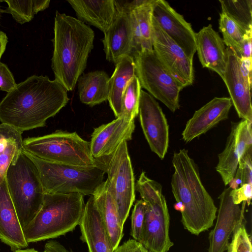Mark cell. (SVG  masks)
Wrapping results in <instances>:
<instances>
[{
	"label": "cell",
	"instance_id": "obj_1",
	"mask_svg": "<svg viewBox=\"0 0 252 252\" xmlns=\"http://www.w3.org/2000/svg\"><path fill=\"white\" fill-rule=\"evenodd\" d=\"M69 101L67 91L56 80L32 75L17 84L0 102V122L22 133L43 127Z\"/></svg>",
	"mask_w": 252,
	"mask_h": 252
},
{
	"label": "cell",
	"instance_id": "obj_2",
	"mask_svg": "<svg viewBox=\"0 0 252 252\" xmlns=\"http://www.w3.org/2000/svg\"><path fill=\"white\" fill-rule=\"evenodd\" d=\"M54 32L51 67L55 80L71 91L86 67L94 32L77 18L56 11Z\"/></svg>",
	"mask_w": 252,
	"mask_h": 252
},
{
	"label": "cell",
	"instance_id": "obj_3",
	"mask_svg": "<svg viewBox=\"0 0 252 252\" xmlns=\"http://www.w3.org/2000/svg\"><path fill=\"white\" fill-rule=\"evenodd\" d=\"M172 161L174 169L172 192L176 202H181L185 208L181 213L182 223L192 234L198 235L212 227L217 208L203 185L198 166L188 150L175 152Z\"/></svg>",
	"mask_w": 252,
	"mask_h": 252
},
{
	"label": "cell",
	"instance_id": "obj_4",
	"mask_svg": "<svg viewBox=\"0 0 252 252\" xmlns=\"http://www.w3.org/2000/svg\"><path fill=\"white\" fill-rule=\"evenodd\" d=\"M85 206L80 193H45L40 209L23 229L27 242L54 239L72 231L79 224Z\"/></svg>",
	"mask_w": 252,
	"mask_h": 252
},
{
	"label": "cell",
	"instance_id": "obj_5",
	"mask_svg": "<svg viewBox=\"0 0 252 252\" xmlns=\"http://www.w3.org/2000/svg\"><path fill=\"white\" fill-rule=\"evenodd\" d=\"M5 179L23 229L32 220L43 203L45 193L38 170L22 150L9 165Z\"/></svg>",
	"mask_w": 252,
	"mask_h": 252
},
{
	"label": "cell",
	"instance_id": "obj_6",
	"mask_svg": "<svg viewBox=\"0 0 252 252\" xmlns=\"http://www.w3.org/2000/svg\"><path fill=\"white\" fill-rule=\"evenodd\" d=\"M23 150L49 162L78 166L93 167L100 164L90 150V141L76 132L58 130L42 136L28 137L23 140Z\"/></svg>",
	"mask_w": 252,
	"mask_h": 252
},
{
	"label": "cell",
	"instance_id": "obj_7",
	"mask_svg": "<svg viewBox=\"0 0 252 252\" xmlns=\"http://www.w3.org/2000/svg\"><path fill=\"white\" fill-rule=\"evenodd\" d=\"M135 190L146 204L139 242L151 252H168L174 244L169 237V214L161 184L148 178L143 171L135 184Z\"/></svg>",
	"mask_w": 252,
	"mask_h": 252
},
{
	"label": "cell",
	"instance_id": "obj_8",
	"mask_svg": "<svg viewBox=\"0 0 252 252\" xmlns=\"http://www.w3.org/2000/svg\"><path fill=\"white\" fill-rule=\"evenodd\" d=\"M26 154L37 167L45 193L91 196L104 181L105 172L101 162L93 167H78L47 161Z\"/></svg>",
	"mask_w": 252,
	"mask_h": 252
},
{
	"label": "cell",
	"instance_id": "obj_9",
	"mask_svg": "<svg viewBox=\"0 0 252 252\" xmlns=\"http://www.w3.org/2000/svg\"><path fill=\"white\" fill-rule=\"evenodd\" d=\"M133 58L141 87L171 112L179 109L180 92L184 88L164 66L154 51L143 50Z\"/></svg>",
	"mask_w": 252,
	"mask_h": 252
},
{
	"label": "cell",
	"instance_id": "obj_10",
	"mask_svg": "<svg viewBox=\"0 0 252 252\" xmlns=\"http://www.w3.org/2000/svg\"><path fill=\"white\" fill-rule=\"evenodd\" d=\"M99 159L107 175L104 181L106 188L124 225L135 199L134 176L127 142H123L110 156Z\"/></svg>",
	"mask_w": 252,
	"mask_h": 252
},
{
	"label": "cell",
	"instance_id": "obj_11",
	"mask_svg": "<svg viewBox=\"0 0 252 252\" xmlns=\"http://www.w3.org/2000/svg\"><path fill=\"white\" fill-rule=\"evenodd\" d=\"M152 45L159 60L183 88L192 84L193 59L188 57L153 19Z\"/></svg>",
	"mask_w": 252,
	"mask_h": 252
},
{
	"label": "cell",
	"instance_id": "obj_12",
	"mask_svg": "<svg viewBox=\"0 0 252 252\" xmlns=\"http://www.w3.org/2000/svg\"><path fill=\"white\" fill-rule=\"evenodd\" d=\"M138 115L142 129L151 151L163 159L169 146V126L158 102L142 90Z\"/></svg>",
	"mask_w": 252,
	"mask_h": 252
},
{
	"label": "cell",
	"instance_id": "obj_13",
	"mask_svg": "<svg viewBox=\"0 0 252 252\" xmlns=\"http://www.w3.org/2000/svg\"><path fill=\"white\" fill-rule=\"evenodd\" d=\"M232 189L225 188L220 195L217 222L209 235L208 252H224L227 250L230 239L244 222L246 201L241 208L234 204L230 195Z\"/></svg>",
	"mask_w": 252,
	"mask_h": 252
},
{
	"label": "cell",
	"instance_id": "obj_14",
	"mask_svg": "<svg viewBox=\"0 0 252 252\" xmlns=\"http://www.w3.org/2000/svg\"><path fill=\"white\" fill-rule=\"evenodd\" d=\"M252 122L242 119L231 123L230 133L222 153L219 155L216 171L220 174L225 186L234 177L240 159L252 151Z\"/></svg>",
	"mask_w": 252,
	"mask_h": 252
},
{
	"label": "cell",
	"instance_id": "obj_15",
	"mask_svg": "<svg viewBox=\"0 0 252 252\" xmlns=\"http://www.w3.org/2000/svg\"><path fill=\"white\" fill-rule=\"evenodd\" d=\"M152 19L181 49L193 59L196 52L195 34L190 23L164 0H155Z\"/></svg>",
	"mask_w": 252,
	"mask_h": 252
},
{
	"label": "cell",
	"instance_id": "obj_16",
	"mask_svg": "<svg viewBox=\"0 0 252 252\" xmlns=\"http://www.w3.org/2000/svg\"><path fill=\"white\" fill-rule=\"evenodd\" d=\"M225 52L226 66L222 79L239 117L252 122V85L242 74L239 58L235 51L226 47Z\"/></svg>",
	"mask_w": 252,
	"mask_h": 252
},
{
	"label": "cell",
	"instance_id": "obj_17",
	"mask_svg": "<svg viewBox=\"0 0 252 252\" xmlns=\"http://www.w3.org/2000/svg\"><path fill=\"white\" fill-rule=\"evenodd\" d=\"M134 129V121L121 117L95 128L90 141L92 156L98 159L110 156L123 142L132 139Z\"/></svg>",
	"mask_w": 252,
	"mask_h": 252
},
{
	"label": "cell",
	"instance_id": "obj_18",
	"mask_svg": "<svg viewBox=\"0 0 252 252\" xmlns=\"http://www.w3.org/2000/svg\"><path fill=\"white\" fill-rule=\"evenodd\" d=\"M232 103L230 97H216L196 110L187 122L182 135L188 143L228 118Z\"/></svg>",
	"mask_w": 252,
	"mask_h": 252
},
{
	"label": "cell",
	"instance_id": "obj_19",
	"mask_svg": "<svg viewBox=\"0 0 252 252\" xmlns=\"http://www.w3.org/2000/svg\"><path fill=\"white\" fill-rule=\"evenodd\" d=\"M106 59L116 64L124 56H131L132 36L130 15L116 12L102 39Z\"/></svg>",
	"mask_w": 252,
	"mask_h": 252
},
{
	"label": "cell",
	"instance_id": "obj_20",
	"mask_svg": "<svg viewBox=\"0 0 252 252\" xmlns=\"http://www.w3.org/2000/svg\"><path fill=\"white\" fill-rule=\"evenodd\" d=\"M0 240L13 252L29 246L9 195L5 179L0 184Z\"/></svg>",
	"mask_w": 252,
	"mask_h": 252
},
{
	"label": "cell",
	"instance_id": "obj_21",
	"mask_svg": "<svg viewBox=\"0 0 252 252\" xmlns=\"http://www.w3.org/2000/svg\"><path fill=\"white\" fill-rule=\"evenodd\" d=\"M196 51L203 67L216 72L222 78L226 66L225 44L211 24L195 34Z\"/></svg>",
	"mask_w": 252,
	"mask_h": 252
},
{
	"label": "cell",
	"instance_id": "obj_22",
	"mask_svg": "<svg viewBox=\"0 0 252 252\" xmlns=\"http://www.w3.org/2000/svg\"><path fill=\"white\" fill-rule=\"evenodd\" d=\"M80 239L85 243L89 252H113L110 238L95 206L93 195L85 203L79 225Z\"/></svg>",
	"mask_w": 252,
	"mask_h": 252
},
{
	"label": "cell",
	"instance_id": "obj_23",
	"mask_svg": "<svg viewBox=\"0 0 252 252\" xmlns=\"http://www.w3.org/2000/svg\"><path fill=\"white\" fill-rule=\"evenodd\" d=\"M75 11L77 19L93 26L104 34L112 24L116 11L114 0H67Z\"/></svg>",
	"mask_w": 252,
	"mask_h": 252
},
{
	"label": "cell",
	"instance_id": "obj_24",
	"mask_svg": "<svg viewBox=\"0 0 252 252\" xmlns=\"http://www.w3.org/2000/svg\"><path fill=\"white\" fill-rule=\"evenodd\" d=\"M95 206L115 250L123 237L124 224L121 220L114 200L104 181L93 195Z\"/></svg>",
	"mask_w": 252,
	"mask_h": 252
},
{
	"label": "cell",
	"instance_id": "obj_25",
	"mask_svg": "<svg viewBox=\"0 0 252 252\" xmlns=\"http://www.w3.org/2000/svg\"><path fill=\"white\" fill-rule=\"evenodd\" d=\"M109 79L107 73L102 70L91 71L81 75L77 82L81 102L93 106L108 100Z\"/></svg>",
	"mask_w": 252,
	"mask_h": 252
},
{
	"label": "cell",
	"instance_id": "obj_26",
	"mask_svg": "<svg viewBox=\"0 0 252 252\" xmlns=\"http://www.w3.org/2000/svg\"><path fill=\"white\" fill-rule=\"evenodd\" d=\"M136 76L133 57H122L116 64L114 71L109 79V94L108 100L116 118L122 113V100L124 91L130 80Z\"/></svg>",
	"mask_w": 252,
	"mask_h": 252
},
{
	"label": "cell",
	"instance_id": "obj_27",
	"mask_svg": "<svg viewBox=\"0 0 252 252\" xmlns=\"http://www.w3.org/2000/svg\"><path fill=\"white\" fill-rule=\"evenodd\" d=\"M221 12L225 13L246 31L252 30V0L219 1Z\"/></svg>",
	"mask_w": 252,
	"mask_h": 252
},
{
	"label": "cell",
	"instance_id": "obj_28",
	"mask_svg": "<svg viewBox=\"0 0 252 252\" xmlns=\"http://www.w3.org/2000/svg\"><path fill=\"white\" fill-rule=\"evenodd\" d=\"M141 87L136 76L128 82L124 91L122 100V113L119 117L129 121H134L138 115Z\"/></svg>",
	"mask_w": 252,
	"mask_h": 252
},
{
	"label": "cell",
	"instance_id": "obj_29",
	"mask_svg": "<svg viewBox=\"0 0 252 252\" xmlns=\"http://www.w3.org/2000/svg\"><path fill=\"white\" fill-rule=\"evenodd\" d=\"M219 29L222 33L224 44L233 49L238 56L244 35L248 31L222 12L220 14Z\"/></svg>",
	"mask_w": 252,
	"mask_h": 252
},
{
	"label": "cell",
	"instance_id": "obj_30",
	"mask_svg": "<svg viewBox=\"0 0 252 252\" xmlns=\"http://www.w3.org/2000/svg\"><path fill=\"white\" fill-rule=\"evenodd\" d=\"M155 0L150 1L135 10V16L142 40V50H153L152 10Z\"/></svg>",
	"mask_w": 252,
	"mask_h": 252
},
{
	"label": "cell",
	"instance_id": "obj_31",
	"mask_svg": "<svg viewBox=\"0 0 252 252\" xmlns=\"http://www.w3.org/2000/svg\"><path fill=\"white\" fill-rule=\"evenodd\" d=\"M8 7L2 12L9 13L18 23L23 24L31 21L40 11L38 0H5Z\"/></svg>",
	"mask_w": 252,
	"mask_h": 252
},
{
	"label": "cell",
	"instance_id": "obj_32",
	"mask_svg": "<svg viewBox=\"0 0 252 252\" xmlns=\"http://www.w3.org/2000/svg\"><path fill=\"white\" fill-rule=\"evenodd\" d=\"M23 140L9 141L0 148V184L11 162L23 150Z\"/></svg>",
	"mask_w": 252,
	"mask_h": 252
},
{
	"label": "cell",
	"instance_id": "obj_33",
	"mask_svg": "<svg viewBox=\"0 0 252 252\" xmlns=\"http://www.w3.org/2000/svg\"><path fill=\"white\" fill-rule=\"evenodd\" d=\"M145 211V202L142 199L137 200L131 214L130 235L133 239L138 242L140 241L142 234Z\"/></svg>",
	"mask_w": 252,
	"mask_h": 252
},
{
	"label": "cell",
	"instance_id": "obj_34",
	"mask_svg": "<svg viewBox=\"0 0 252 252\" xmlns=\"http://www.w3.org/2000/svg\"><path fill=\"white\" fill-rule=\"evenodd\" d=\"M252 152L247 153L240 159L234 176L241 181L242 186L245 184L252 185Z\"/></svg>",
	"mask_w": 252,
	"mask_h": 252
},
{
	"label": "cell",
	"instance_id": "obj_35",
	"mask_svg": "<svg viewBox=\"0 0 252 252\" xmlns=\"http://www.w3.org/2000/svg\"><path fill=\"white\" fill-rule=\"evenodd\" d=\"M230 195L234 204L239 205L246 201L249 206L252 197V185L245 184L236 189H231Z\"/></svg>",
	"mask_w": 252,
	"mask_h": 252
},
{
	"label": "cell",
	"instance_id": "obj_36",
	"mask_svg": "<svg viewBox=\"0 0 252 252\" xmlns=\"http://www.w3.org/2000/svg\"><path fill=\"white\" fill-rule=\"evenodd\" d=\"M150 0H114L116 11L118 13L129 14Z\"/></svg>",
	"mask_w": 252,
	"mask_h": 252
},
{
	"label": "cell",
	"instance_id": "obj_37",
	"mask_svg": "<svg viewBox=\"0 0 252 252\" xmlns=\"http://www.w3.org/2000/svg\"><path fill=\"white\" fill-rule=\"evenodd\" d=\"M19 140H23L21 132L9 125L0 124V148L9 141Z\"/></svg>",
	"mask_w": 252,
	"mask_h": 252
},
{
	"label": "cell",
	"instance_id": "obj_38",
	"mask_svg": "<svg viewBox=\"0 0 252 252\" xmlns=\"http://www.w3.org/2000/svg\"><path fill=\"white\" fill-rule=\"evenodd\" d=\"M16 85L14 77L7 66L0 62V90L9 93Z\"/></svg>",
	"mask_w": 252,
	"mask_h": 252
},
{
	"label": "cell",
	"instance_id": "obj_39",
	"mask_svg": "<svg viewBox=\"0 0 252 252\" xmlns=\"http://www.w3.org/2000/svg\"><path fill=\"white\" fill-rule=\"evenodd\" d=\"M236 252H252L251 239L243 222L238 230Z\"/></svg>",
	"mask_w": 252,
	"mask_h": 252
},
{
	"label": "cell",
	"instance_id": "obj_40",
	"mask_svg": "<svg viewBox=\"0 0 252 252\" xmlns=\"http://www.w3.org/2000/svg\"><path fill=\"white\" fill-rule=\"evenodd\" d=\"M113 252H151L139 242L130 239L119 245Z\"/></svg>",
	"mask_w": 252,
	"mask_h": 252
},
{
	"label": "cell",
	"instance_id": "obj_41",
	"mask_svg": "<svg viewBox=\"0 0 252 252\" xmlns=\"http://www.w3.org/2000/svg\"><path fill=\"white\" fill-rule=\"evenodd\" d=\"M252 30L247 31L238 55L239 58L252 59Z\"/></svg>",
	"mask_w": 252,
	"mask_h": 252
},
{
	"label": "cell",
	"instance_id": "obj_42",
	"mask_svg": "<svg viewBox=\"0 0 252 252\" xmlns=\"http://www.w3.org/2000/svg\"><path fill=\"white\" fill-rule=\"evenodd\" d=\"M8 38L6 34L0 30V59L5 50Z\"/></svg>",
	"mask_w": 252,
	"mask_h": 252
},
{
	"label": "cell",
	"instance_id": "obj_43",
	"mask_svg": "<svg viewBox=\"0 0 252 252\" xmlns=\"http://www.w3.org/2000/svg\"><path fill=\"white\" fill-rule=\"evenodd\" d=\"M238 230L234 233L231 237L232 240L227 250V252H236V245L238 235Z\"/></svg>",
	"mask_w": 252,
	"mask_h": 252
},
{
	"label": "cell",
	"instance_id": "obj_44",
	"mask_svg": "<svg viewBox=\"0 0 252 252\" xmlns=\"http://www.w3.org/2000/svg\"><path fill=\"white\" fill-rule=\"evenodd\" d=\"M174 208L176 210H177L182 213L185 209L183 204L180 201L176 202L174 205Z\"/></svg>",
	"mask_w": 252,
	"mask_h": 252
},
{
	"label": "cell",
	"instance_id": "obj_45",
	"mask_svg": "<svg viewBox=\"0 0 252 252\" xmlns=\"http://www.w3.org/2000/svg\"><path fill=\"white\" fill-rule=\"evenodd\" d=\"M14 252H46L45 251L43 252H39L34 248H26L25 249L18 250Z\"/></svg>",
	"mask_w": 252,
	"mask_h": 252
},
{
	"label": "cell",
	"instance_id": "obj_46",
	"mask_svg": "<svg viewBox=\"0 0 252 252\" xmlns=\"http://www.w3.org/2000/svg\"><path fill=\"white\" fill-rule=\"evenodd\" d=\"M53 252H64L62 249H58V250L53 251Z\"/></svg>",
	"mask_w": 252,
	"mask_h": 252
},
{
	"label": "cell",
	"instance_id": "obj_47",
	"mask_svg": "<svg viewBox=\"0 0 252 252\" xmlns=\"http://www.w3.org/2000/svg\"><path fill=\"white\" fill-rule=\"evenodd\" d=\"M2 1H0V2H1ZM2 12V10L0 8V15H1V13Z\"/></svg>",
	"mask_w": 252,
	"mask_h": 252
},
{
	"label": "cell",
	"instance_id": "obj_48",
	"mask_svg": "<svg viewBox=\"0 0 252 252\" xmlns=\"http://www.w3.org/2000/svg\"><path fill=\"white\" fill-rule=\"evenodd\" d=\"M64 252H73L69 251L67 250L66 249H65Z\"/></svg>",
	"mask_w": 252,
	"mask_h": 252
}]
</instances>
